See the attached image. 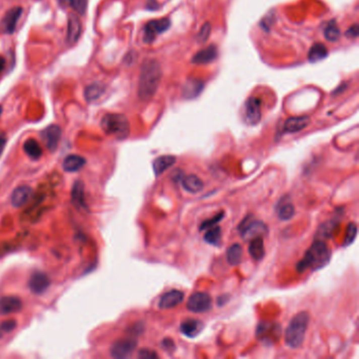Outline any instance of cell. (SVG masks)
I'll return each mask as SVG.
<instances>
[{"mask_svg": "<svg viewBox=\"0 0 359 359\" xmlns=\"http://www.w3.org/2000/svg\"><path fill=\"white\" fill-rule=\"evenodd\" d=\"M310 124V118L308 116H298L290 117L286 119L283 125L284 133H297L305 130Z\"/></svg>", "mask_w": 359, "mask_h": 359, "instance_id": "d6986e66", "label": "cell"}, {"mask_svg": "<svg viewBox=\"0 0 359 359\" xmlns=\"http://www.w3.org/2000/svg\"><path fill=\"white\" fill-rule=\"evenodd\" d=\"M51 284L50 278L42 272H35L29 280V288L34 294H42Z\"/></svg>", "mask_w": 359, "mask_h": 359, "instance_id": "4fadbf2b", "label": "cell"}, {"mask_svg": "<svg viewBox=\"0 0 359 359\" xmlns=\"http://www.w3.org/2000/svg\"><path fill=\"white\" fill-rule=\"evenodd\" d=\"M17 327V322L14 319H8L3 321L2 324H0V337H3L4 335L11 333L13 330H15V328Z\"/></svg>", "mask_w": 359, "mask_h": 359, "instance_id": "d590c367", "label": "cell"}, {"mask_svg": "<svg viewBox=\"0 0 359 359\" xmlns=\"http://www.w3.org/2000/svg\"><path fill=\"white\" fill-rule=\"evenodd\" d=\"M356 236H357V225L354 222H351L348 225V229H346V234H345L342 246L348 247V246L352 245L355 241Z\"/></svg>", "mask_w": 359, "mask_h": 359, "instance_id": "e575fe53", "label": "cell"}, {"mask_svg": "<svg viewBox=\"0 0 359 359\" xmlns=\"http://www.w3.org/2000/svg\"><path fill=\"white\" fill-rule=\"evenodd\" d=\"M217 57H218L217 47L211 44L205 47V49L197 52L192 59V63L195 65H207L216 61Z\"/></svg>", "mask_w": 359, "mask_h": 359, "instance_id": "e0dca14e", "label": "cell"}, {"mask_svg": "<svg viewBox=\"0 0 359 359\" xmlns=\"http://www.w3.org/2000/svg\"><path fill=\"white\" fill-rule=\"evenodd\" d=\"M223 215H224V212H220L219 214H217L216 216L213 217L212 219H207L203 221L200 225V230H205V229H209L211 228V226L213 225H216V223H218L222 218H223Z\"/></svg>", "mask_w": 359, "mask_h": 359, "instance_id": "f35d334b", "label": "cell"}, {"mask_svg": "<svg viewBox=\"0 0 359 359\" xmlns=\"http://www.w3.org/2000/svg\"><path fill=\"white\" fill-rule=\"evenodd\" d=\"M211 25L209 22H206L205 25H203L197 35V41L199 43H205L208 41L209 37H210V35H211Z\"/></svg>", "mask_w": 359, "mask_h": 359, "instance_id": "8d00e7d4", "label": "cell"}, {"mask_svg": "<svg viewBox=\"0 0 359 359\" xmlns=\"http://www.w3.org/2000/svg\"><path fill=\"white\" fill-rule=\"evenodd\" d=\"M335 226H337V223L334 220L324 223L320 226V229L318 231V235H320L322 237H329L331 235V233L333 232V230L335 229Z\"/></svg>", "mask_w": 359, "mask_h": 359, "instance_id": "74e56055", "label": "cell"}, {"mask_svg": "<svg viewBox=\"0 0 359 359\" xmlns=\"http://www.w3.org/2000/svg\"><path fill=\"white\" fill-rule=\"evenodd\" d=\"M104 91H105V86L102 82H94L86 88L85 97L89 102L95 101L102 96Z\"/></svg>", "mask_w": 359, "mask_h": 359, "instance_id": "4316f807", "label": "cell"}, {"mask_svg": "<svg viewBox=\"0 0 359 359\" xmlns=\"http://www.w3.org/2000/svg\"><path fill=\"white\" fill-rule=\"evenodd\" d=\"M147 8H148L149 10H152V11L156 10V9H157V3L155 2V0H150V2H148Z\"/></svg>", "mask_w": 359, "mask_h": 359, "instance_id": "ee69618b", "label": "cell"}, {"mask_svg": "<svg viewBox=\"0 0 359 359\" xmlns=\"http://www.w3.org/2000/svg\"><path fill=\"white\" fill-rule=\"evenodd\" d=\"M41 138L49 151L54 152L62 138V128L57 125L49 126L41 132Z\"/></svg>", "mask_w": 359, "mask_h": 359, "instance_id": "8fae6325", "label": "cell"}, {"mask_svg": "<svg viewBox=\"0 0 359 359\" xmlns=\"http://www.w3.org/2000/svg\"><path fill=\"white\" fill-rule=\"evenodd\" d=\"M33 196V189L29 186H20L16 188L13 193L11 195L12 206L15 208H21L26 205L27 202Z\"/></svg>", "mask_w": 359, "mask_h": 359, "instance_id": "9a60e30c", "label": "cell"}, {"mask_svg": "<svg viewBox=\"0 0 359 359\" xmlns=\"http://www.w3.org/2000/svg\"><path fill=\"white\" fill-rule=\"evenodd\" d=\"M181 183L183 185V188L187 191V192L192 193V194H197V193L201 192L203 188H205L203 182L198 176H196L194 174H191L189 176L183 177Z\"/></svg>", "mask_w": 359, "mask_h": 359, "instance_id": "7402d4cb", "label": "cell"}, {"mask_svg": "<svg viewBox=\"0 0 359 359\" xmlns=\"http://www.w3.org/2000/svg\"><path fill=\"white\" fill-rule=\"evenodd\" d=\"M23 150L28 156L33 159H39L42 155V149L38 141L35 139H28L23 145Z\"/></svg>", "mask_w": 359, "mask_h": 359, "instance_id": "4dcf8cb0", "label": "cell"}, {"mask_svg": "<svg viewBox=\"0 0 359 359\" xmlns=\"http://www.w3.org/2000/svg\"><path fill=\"white\" fill-rule=\"evenodd\" d=\"M176 162V157L173 155H163L156 158L153 162V171L156 176H160L164 171L170 169Z\"/></svg>", "mask_w": 359, "mask_h": 359, "instance_id": "cb8c5ba5", "label": "cell"}, {"mask_svg": "<svg viewBox=\"0 0 359 359\" xmlns=\"http://www.w3.org/2000/svg\"><path fill=\"white\" fill-rule=\"evenodd\" d=\"M82 32V25L80 19L75 14H71L68 19V32H67V42L69 44H75Z\"/></svg>", "mask_w": 359, "mask_h": 359, "instance_id": "5bb4252c", "label": "cell"}, {"mask_svg": "<svg viewBox=\"0 0 359 359\" xmlns=\"http://www.w3.org/2000/svg\"><path fill=\"white\" fill-rule=\"evenodd\" d=\"M101 129L107 135L116 137L117 139H126L130 135V123L123 114L109 113L101 119Z\"/></svg>", "mask_w": 359, "mask_h": 359, "instance_id": "277c9868", "label": "cell"}, {"mask_svg": "<svg viewBox=\"0 0 359 359\" xmlns=\"http://www.w3.org/2000/svg\"><path fill=\"white\" fill-rule=\"evenodd\" d=\"M277 215L281 220H290L295 215V208L289 199H283L277 206Z\"/></svg>", "mask_w": 359, "mask_h": 359, "instance_id": "f1b7e54d", "label": "cell"}, {"mask_svg": "<svg viewBox=\"0 0 359 359\" xmlns=\"http://www.w3.org/2000/svg\"><path fill=\"white\" fill-rule=\"evenodd\" d=\"M6 145H7V136H6V134L2 133L0 134V157H2V155L5 151Z\"/></svg>", "mask_w": 359, "mask_h": 359, "instance_id": "7bdbcfd3", "label": "cell"}, {"mask_svg": "<svg viewBox=\"0 0 359 359\" xmlns=\"http://www.w3.org/2000/svg\"><path fill=\"white\" fill-rule=\"evenodd\" d=\"M226 259L231 266L235 267L241 265L243 260V247L239 244L232 245L226 252Z\"/></svg>", "mask_w": 359, "mask_h": 359, "instance_id": "f546056e", "label": "cell"}, {"mask_svg": "<svg viewBox=\"0 0 359 359\" xmlns=\"http://www.w3.org/2000/svg\"><path fill=\"white\" fill-rule=\"evenodd\" d=\"M2 113H3V106L0 105V115H2Z\"/></svg>", "mask_w": 359, "mask_h": 359, "instance_id": "bcb514c9", "label": "cell"}, {"mask_svg": "<svg viewBox=\"0 0 359 359\" xmlns=\"http://www.w3.org/2000/svg\"><path fill=\"white\" fill-rule=\"evenodd\" d=\"M205 242L212 246H219L221 241V229L218 225H213L205 234Z\"/></svg>", "mask_w": 359, "mask_h": 359, "instance_id": "1f68e13d", "label": "cell"}, {"mask_svg": "<svg viewBox=\"0 0 359 359\" xmlns=\"http://www.w3.org/2000/svg\"><path fill=\"white\" fill-rule=\"evenodd\" d=\"M138 357L141 359H154V358H158V354L150 349H141L138 352Z\"/></svg>", "mask_w": 359, "mask_h": 359, "instance_id": "ab89813d", "label": "cell"}, {"mask_svg": "<svg viewBox=\"0 0 359 359\" xmlns=\"http://www.w3.org/2000/svg\"><path fill=\"white\" fill-rule=\"evenodd\" d=\"M61 4H66L67 6L73 9L77 14L83 15L86 14L89 0H59Z\"/></svg>", "mask_w": 359, "mask_h": 359, "instance_id": "d6a6232c", "label": "cell"}, {"mask_svg": "<svg viewBox=\"0 0 359 359\" xmlns=\"http://www.w3.org/2000/svg\"><path fill=\"white\" fill-rule=\"evenodd\" d=\"M86 159L79 156V155H75L72 154L67 156L63 162V167L66 172L69 173H74V172H78L79 170H81L83 166L86 164Z\"/></svg>", "mask_w": 359, "mask_h": 359, "instance_id": "603a6c76", "label": "cell"}, {"mask_svg": "<svg viewBox=\"0 0 359 359\" xmlns=\"http://www.w3.org/2000/svg\"><path fill=\"white\" fill-rule=\"evenodd\" d=\"M256 336L265 343H275L281 336V328L275 322H260L256 329Z\"/></svg>", "mask_w": 359, "mask_h": 359, "instance_id": "52a82bcc", "label": "cell"}, {"mask_svg": "<svg viewBox=\"0 0 359 359\" xmlns=\"http://www.w3.org/2000/svg\"><path fill=\"white\" fill-rule=\"evenodd\" d=\"M171 27V20L169 18H161L151 20L143 28V41L147 44H151L158 35L164 33Z\"/></svg>", "mask_w": 359, "mask_h": 359, "instance_id": "8992f818", "label": "cell"}, {"mask_svg": "<svg viewBox=\"0 0 359 359\" xmlns=\"http://www.w3.org/2000/svg\"><path fill=\"white\" fill-rule=\"evenodd\" d=\"M22 15V8L14 7L10 9L5 14L2 22H0V30L5 34H13L16 30L17 22Z\"/></svg>", "mask_w": 359, "mask_h": 359, "instance_id": "30bf717a", "label": "cell"}, {"mask_svg": "<svg viewBox=\"0 0 359 359\" xmlns=\"http://www.w3.org/2000/svg\"><path fill=\"white\" fill-rule=\"evenodd\" d=\"M345 35H346V37L356 38L357 36L359 35V27H358L357 23H355V25H353L348 31H346Z\"/></svg>", "mask_w": 359, "mask_h": 359, "instance_id": "60d3db41", "label": "cell"}, {"mask_svg": "<svg viewBox=\"0 0 359 359\" xmlns=\"http://www.w3.org/2000/svg\"><path fill=\"white\" fill-rule=\"evenodd\" d=\"M187 308L190 312L205 313L212 309V298L208 293L197 292L191 295L187 303Z\"/></svg>", "mask_w": 359, "mask_h": 359, "instance_id": "ba28073f", "label": "cell"}, {"mask_svg": "<svg viewBox=\"0 0 359 359\" xmlns=\"http://www.w3.org/2000/svg\"><path fill=\"white\" fill-rule=\"evenodd\" d=\"M161 77L162 71L157 61L151 59L142 65L138 82V97L142 101H149L155 96L159 88Z\"/></svg>", "mask_w": 359, "mask_h": 359, "instance_id": "6da1fadb", "label": "cell"}, {"mask_svg": "<svg viewBox=\"0 0 359 359\" xmlns=\"http://www.w3.org/2000/svg\"><path fill=\"white\" fill-rule=\"evenodd\" d=\"M309 322L310 315L306 311L299 312L291 319L284 333V341L289 348L298 349L303 345Z\"/></svg>", "mask_w": 359, "mask_h": 359, "instance_id": "3957f363", "label": "cell"}, {"mask_svg": "<svg viewBox=\"0 0 359 359\" xmlns=\"http://www.w3.org/2000/svg\"><path fill=\"white\" fill-rule=\"evenodd\" d=\"M246 119L249 125H257L261 119V102L257 97H250L246 102Z\"/></svg>", "mask_w": 359, "mask_h": 359, "instance_id": "7c38bea8", "label": "cell"}, {"mask_svg": "<svg viewBox=\"0 0 359 359\" xmlns=\"http://www.w3.org/2000/svg\"><path fill=\"white\" fill-rule=\"evenodd\" d=\"M22 309V302L16 296H5L0 298V315H9Z\"/></svg>", "mask_w": 359, "mask_h": 359, "instance_id": "2e32d148", "label": "cell"}, {"mask_svg": "<svg viewBox=\"0 0 359 359\" xmlns=\"http://www.w3.org/2000/svg\"><path fill=\"white\" fill-rule=\"evenodd\" d=\"M324 34L328 41H337L340 37V30L336 25V21L331 20L327 25Z\"/></svg>", "mask_w": 359, "mask_h": 359, "instance_id": "836d02e7", "label": "cell"}, {"mask_svg": "<svg viewBox=\"0 0 359 359\" xmlns=\"http://www.w3.org/2000/svg\"><path fill=\"white\" fill-rule=\"evenodd\" d=\"M185 298V294L179 290H171L163 294L159 301L160 309H172L181 305Z\"/></svg>", "mask_w": 359, "mask_h": 359, "instance_id": "ac0fdd59", "label": "cell"}, {"mask_svg": "<svg viewBox=\"0 0 359 359\" xmlns=\"http://www.w3.org/2000/svg\"><path fill=\"white\" fill-rule=\"evenodd\" d=\"M162 348L166 351H174L175 350V343L171 338H165L161 342Z\"/></svg>", "mask_w": 359, "mask_h": 359, "instance_id": "b9f144b4", "label": "cell"}, {"mask_svg": "<svg viewBox=\"0 0 359 359\" xmlns=\"http://www.w3.org/2000/svg\"><path fill=\"white\" fill-rule=\"evenodd\" d=\"M249 246V254L251 255L254 260L259 261L266 255L265 244H263V238L261 236L255 237L250 241Z\"/></svg>", "mask_w": 359, "mask_h": 359, "instance_id": "d4e9b609", "label": "cell"}, {"mask_svg": "<svg viewBox=\"0 0 359 359\" xmlns=\"http://www.w3.org/2000/svg\"><path fill=\"white\" fill-rule=\"evenodd\" d=\"M328 56V49L324 43H315L312 47H311L309 54H308V59L310 63H317L325 59Z\"/></svg>", "mask_w": 359, "mask_h": 359, "instance_id": "83f0119b", "label": "cell"}, {"mask_svg": "<svg viewBox=\"0 0 359 359\" xmlns=\"http://www.w3.org/2000/svg\"><path fill=\"white\" fill-rule=\"evenodd\" d=\"M203 329V324L198 319H187L182 322L181 331L185 336L189 338H194L201 333Z\"/></svg>", "mask_w": 359, "mask_h": 359, "instance_id": "44dd1931", "label": "cell"}, {"mask_svg": "<svg viewBox=\"0 0 359 359\" xmlns=\"http://www.w3.org/2000/svg\"><path fill=\"white\" fill-rule=\"evenodd\" d=\"M239 232L244 241H251L258 236H266L269 232L267 224L261 220H255L252 216L247 217L239 225Z\"/></svg>", "mask_w": 359, "mask_h": 359, "instance_id": "5b68a950", "label": "cell"}, {"mask_svg": "<svg viewBox=\"0 0 359 359\" xmlns=\"http://www.w3.org/2000/svg\"><path fill=\"white\" fill-rule=\"evenodd\" d=\"M137 346V341L133 338H125L117 340L111 348V355L114 358L123 359L129 357L133 353Z\"/></svg>", "mask_w": 359, "mask_h": 359, "instance_id": "9c48e42d", "label": "cell"}, {"mask_svg": "<svg viewBox=\"0 0 359 359\" xmlns=\"http://www.w3.org/2000/svg\"><path fill=\"white\" fill-rule=\"evenodd\" d=\"M205 87V83L202 80L196 78H189L188 81L185 83L183 95L187 99H194L198 95H200L201 91Z\"/></svg>", "mask_w": 359, "mask_h": 359, "instance_id": "ffe728a7", "label": "cell"}, {"mask_svg": "<svg viewBox=\"0 0 359 359\" xmlns=\"http://www.w3.org/2000/svg\"><path fill=\"white\" fill-rule=\"evenodd\" d=\"M5 67H6V59L0 56V73H2V72L4 71Z\"/></svg>", "mask_w": 359, "mask_h": 359, "instance_id": "f6af8a7d", "label": "cell"}, {"mask_svg": "<svg viewBox=\"0 0 359 359\" xmlns=\"http://www.w3.org/2000/svg\"><path fill=\"white\" fill-rule=\"evenodd\" d=\"M331 259V251L325 242L315 241L307 251L304 258L297 263V271L304 273L307 270L316 271L326 267Z\"/></svg>", "mask_w": 359, "mask_h": 359, "instance_id": "7a4b0ae2", "label": "cell"}, {"mask_svg": "<svg viewBox=\"0 0 359 359\" xmlns=\"http://www.w3.org/2000/svg\"><path fill=\"white\" fill-rule=\"evenodd\" d=\"M85 199V186L80 181L75 182L74 187L72 189V201L78 209H86L87 205Z\"/></svg>", "mask_w": 359, "mask_h": 359, "instance_id": "484cf974", "label": "cell"}]
</instances>
